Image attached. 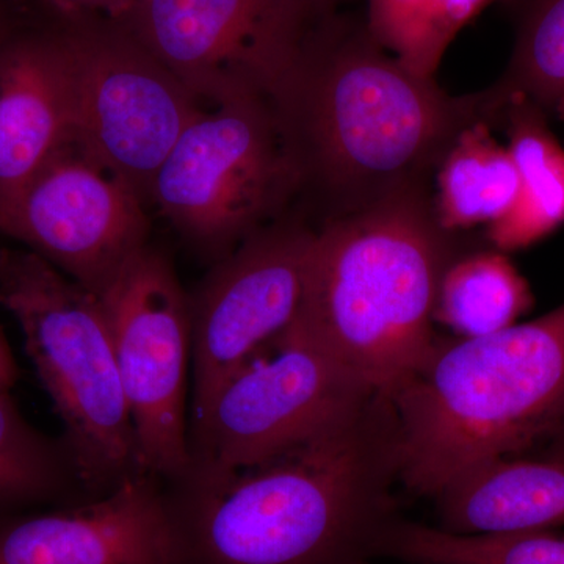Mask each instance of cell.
Listing matches in <instances>:
<instances>
[{
	"instance_id": "6da1fadb",
	"label": "cell",
	"mask_w": 564,
	"mask_h": 564,
	"mask_svg": "<svg viewBox=\"0 0 564 564\" xmlns=\"http://www.w3.org/2000/svg\"><path fill=\"white\" fill-rule=\"evenodd\" d=\"M272 104L325 221L430 193L459 132L494 122L488 90L447 95L392 57L366 22L337 13L315 25Z\"/></svg>"
},
{
	"instance_id": "7a4b0ae2",
	"label": "cell",
	"mask_w": 564,
	"mask_h": 564,
	"mask_svg": "<svg viewBox=\"0 0 564 564\" xmlns=\"http://www.w3.org/2000/svg\"><path fill=\"white\" fill-rule=\"evenodd\" d=\"M395 484V415L377 393L273 458L170 489L191 564H366L397 516Z\"/></svg>"
},
{
	"instance_id": "3957f363",
	"label": "cell",
	"mask_w": 564,
	"mask_h": 564,
	"mask_svg": "<svg viewBox=\"0 0 564 564\" xmlns=\"http://www.w3.org/2000/svg\"><path fill=\"white\" fill-rule=\"evenodd\" d=\"M433 199L403 196L315 229L296 325L373 391L392 397L432 352L434 310L459 256Z\"/></svg>"
},
{
	"instance_id": "277c9868",
	"label": "cell",
	"mask_w": 564,
	"mask_h": 564,
	"mask_svg": "<svg viewBox=\"0 0 564 564\" xmlns=\"http://www.w3.org/2000/svg\"><path fill=\"white\" fill-rule=\"evenodd\" d=\"M391 399L400 485L436 497L458 475L543 448L564 423V303L502 332L436 340Z\"/></svg>"
},
{
	"instance_id": "5b68a950",
	"label": "cell",
	"mask_w": 564,
	"mask_h": 564,
	"mask_svg": "<svg viewBox=\"0 0 564 564\" xmlns=\"http://www.w3.org/2000/svg\"><path fill=\"white\" fill-rule=\"evenodd\" d=\"M0 306L63 422L84 499L141 473L135 433L102 300L29 250H0Z\"/></svg>"
},
{
	"instance_id": "8992f818",
	"label": "cell",
	"mask_w": 564,
	"mask_h": 564,
	"mask_svg": "<svg viewBox=\"0 0 564 564\" xmlns=\"http://www.w3.org/2000/svg\"><path fill=\"white\" fill-rule=\"evenodd\" d=\"M302 176L273 104H206L152 182L150 203L188 242L229 254L281 220Z\"/></svg>"
},
{
	"instance_id": "52a82bcc",
	"label": "cell",
	"mask_w": 564,
	"mask_h": 564,
	"mask_svg": "<svg viewBox=\"0 0 564 564\" xmlns=\"http://www.w3.org/2000/svg\"><path fill=\"white\" fill-rule=\"evenodd\" d=\"M377 393L295 322L192 411L191 470L180 485L220 480L273 458L350 417Z\"/></svg>"
},
{
	"instance_id": "ba28073f",
	"label": "cell",
	"mask_w": 564,
	"mask_h": 564,
	"mask_svg": "<svg viewBox=\"0 0 564 564\" xmlns=\"http://www.w3.org/2000/svg\"><path fill=\"white\" fill-rule=\"evenodd\" d=\"M109 318L141 473L180 485L191 470V299L172 261L147 247L99 296Z\"/></svg>"
},
{
	"instance_id": "9c48e42d",
	"label": "cell",
	"mask_w": 564,
	"mask_h": 564,
	"mask_svg": "<svg viewBox=\"0 0 564 564\" xmlns=\"http://www.w3.org/2000/svg\"><path fill=\"white\" fill-rule=\"evenodd\" d=\"M129 32L204 104L272 102L323 18L295 0H135Z\"/></svg>"
},
{
	"instance_id": "30bf717a",
	"label": "cell",
	"mask_w": 564,
	"mask_h": 564,
	"mask_svg": "<svg viewBox=\"0 0 564 564\" xmlns=\"http://www.w3.org/2000/svg\"><path fill=\"white\" fill-rule=\"evenodd\" d=\"M76 140L150 204L152 182L204 104L131 32L65 29Z\"/></svg>"
},
{
	"instance_id": "8fae6325",
	"label": "cell",
	"mask_w": 564,
	"mask_h": 564,
	"mask_svg": "<svg viewBox=\"0 0 564 564\" xmlns=\"http://www.w3.org/2000/svg\"><path fill=\"white\" fill-rule=\"evenodd\" d=\"M0 232L98 296L150 245L147 204L77 140L0 212Z\"/></svg>"
},
{
	"instance_id": "7c38bea8",
	"label": "cell",
	"mask_w": 564,
	"mask_h": 564,
	"mask_svg": "<svg viewBox=\"0 0 564 564\" xmlns=\"http://www.w3.org/2000/svg\"><path fill=\"white\" fill-rule=\"evenodd\" d=\"M314 236L311 226L281 218L226 254L191 296V413L296 322Z\"/></svg>"
},
{
	"instance_id": "4fadbf2b",
	"label": "cell",
	"mask_w": 564,
	"mask_h": 564,
	"mask_svg": "<svg viewBox=\"0 0 564 564\" xmlns=\"http://www.w3.org/2000/svg\"><path fill=\"white\" fill-rule=\"evenodd\" d=\"M0 564H191L165 481L147 473L98 499L0 521Z\"/></svg>"
},
{
	"instance_id": "5bb4252c",
	"label": "cell",
	"mask_w": 564,
	"mask_h": 564,
	"mask_svg": "<svg viewBox=\"0 0 564 564\" xmlns=\"http://www.w3.org/2000/svg\"><path fill=\"white\" fill-rule=\"evenodd\" d=\"M76 140V87L65 29L17 20L0 43V212Z\"/></svg>"
},
{
	"instance_id": "9a60e30c",
	"label": "cell",
	"mask_w": 564,
	"mask_h": 564,
	"mask_svg": "<svg viewBox=\"0 0 564 564\" xmlns=\"http://www.w3.org/2000/svg\"><path fill=\"white\" fill-rule=\"evenodd\" d=\"M440 529L455 534H505L564 525V462L511 456L480 464L434 497Z\"/></svg>"
},
{
	"instance_id": "2e32d148",
	"label": "cell",
	"mask_w": 564,
	"mask_h": 564,
	"mask_svg": "<svg viewBox=\"0 0 564 564\" xmlns=\"http://www.w3.org/2000/svg\"><path fill=\"white\" fill-rule=\"evenodd\" d=\"M494 124H503L519 177L513 209L486 237L502 252L525 250L564 225V148L534 104L511 98L499 104Z\"/></svg>"
},
{
	"instance_id": "e0dca14e",
	"label": "cell",
	"mask_w": 564,
	"mask_h": 564,
	"mask_svg": "<svg viewBox=\"0 0 564 564\" xmlns=\"http://www.w3.org/2000/svg\"><path fill=\"white\" fill-rule=\"evenodd\" d=\"M491 128V122L477 121L463 129L437 169L434 215L447 232L491 226L513 209L518 170Z\"/></svg>"
},
{
	"instance_id": "ac0fdd59",
	"label": "cell",
	"mask_w": 564,
	"mask_h": 564,
	"mask_svg": "<svg viewBox=\"0 0 564 564\" xmlns=\"http://www.w3.org/2000/svg\"><path fill=\"white\" fill-rule=\"evenodd\" d=\"M534 303L529 281L492 248L455 259L445 270L437 293L434 322L462 337L502 332L518 323Z\"/></svg>"
},
{
	"instance_id": "d6986e66",
	"label": "cell",
	"mask_w": 564,
	"mask_h": 564,
	"mask_svg": "<svg viewBox=\"0 0 564 564\" xmlns=\"http://www.w3.org/2000/svg\"><path fill=\"white\" fill-rule=\"evenodd\" d=\"M373 556L410 564H564V534H455L393 516L375 541Z\"/></svg>"
},
{
	"instance_id": "ffe728a7",
	"label": "cell",
	"mask_w": 564,
	"mask_h": 564,
	"mask_svg": "<svg viewBox=\"0 0 564 564\" xmlns=\"http://www.w3.org/2000/svg\"><path fill=\"white\" fill-rule=\"evenodd\" d=\"M496 2L508 0H367L364 22L392 57L434 77L456 35Z\"/></svg>"
},
{
	"instance_id": "44dd1931",
	"label": "cell",
	"mask_w": 564,
	"mask_h": 564,
	"mask_svg": "<svg viewBox=\"0 0 564 564\" xmlns=\"http://www.w3.org/2000/svg\"><path fill=\"white\" fill-rule=\"evenodd\" d=\"M70 494L85 500L65 445L33 429L10 392H0V510Z\"/></svg>"
},
{
	"instance_id": "7402d4cb",
	"label": "cell",
	"mask_w": 564,
	"mask_h": 564,
	"mask_svg": "<svg viewBox=\"0 0 564 564\" xmlns=\"http://www.w3.org/2000/svg\"><path fill=\"white\" fill-rule=\"evenodd\" d=\"M516 10L513 55L491 88L497 101L521 98L552 113L564 95V0H508Z\"/></svg>"
},
{
	"instance_id": "603a6c76",
	"label": "cell",
	"mask_w": 564,
	"mask_h": 564,
	"mask_svg": "<svg viewBox=\"0 0 564 564\" xmlns=\"http://www.w3.org/2000/svg\"><path fill=\"white\" fill-rule=\"evenodd\" d=\"M18 380V367L10 345L0 329V392H10Z\"/></svg>"
},
{
	"instance_id": "cb8c5ba5",
	"label": "cell",
	"mask_w": 564,
	"mask_h": 564,
	"mask_svg": "<svg viewBox=\"0 0 564 564\" xmlns=\"http://www.w3.org/2000/svg\"><path fill=\"white\" fill-rule=\"evenodd\" d=\"M52 2L65 7H99V9H111L126 14L135 0H52Z\"/></svg>"
},
{
	"instance_id": "d4e9b609",
	"label": "cell",
	"mask_w": 564,
	"mask_h": 564,
	"mask_svg": "<svg viewBox=\"0 0 564 564\" xmlns=\"http://www.w3.org/2000/svg\"><path fill=\"white\" fill-rule=\"evenodd\" d=\"M295 2H299L313 17L323 18L336 13L334 10H336V6L340 0H295Z\"/></svg>"
},
{
	"instance_id": "484cf974",
	"label": "cell",
	"mask_w": 564,
	"mask_h": 564,
	"mask_svg": "<svg viewBox=\"0 0 564 564\" xmlns=\"http://www.w3.org/2000/svg\"><path fill=\"white\" fill-rule=\"evenodd\" d=\"M541 455L564 462V423L560 426L558 432L545 443Z\"/></svg>"
},
{
	"instance_id": "4316f807",
	"label": "cell",
	"mask_w": 564,
	"mask_h": 564,
	"mask_svg": "<svg viewBox=\"0 0 564 564\" xmlns=\"http://www.w3.org/2000/svg\"><path fill=\"white\" fill-rule=\"evenodd\" d=\"M17 20L18 18L14 17L13 10L10 9L9 3H7L6 0H0V43L9 35Z\"/></svg>"
},
{
	"instance_id": "83f0119b",
	"label": "cell",
	"mask_w": 564,
	"mask_h": 564,
	"mask_svg": "<svg viewBox=\"0 0 564 564\" xmlns=\"http://www.w3.org/2000/svg\"><path fill=\"white\" fill-rule=\"evenodd\" d=\"M552 115H554V117L558 118V120L564 121V95H563V98L560 99L558 104H556V107H555L554 111H552Z\"/></svg>"
},
{
	"instance_id": "f1b7e54d",
	"label": "cell",
	"mask_w": 564,
	"mask_h": 564,
	"mask_svg": "<svg viewBox=\"0 0 564 564\" xmlns=\"http://www.w3.org/2000/svg\"><path fill=\"white\" fill-rule=\"evenodd\" d=\"M366 564H369V563H366Z\"/></svg>"
},
{
	"instance_id": "f546056e",
	"label": "cell",
	"mask_w": 564,
	"mask_h": 564,
	"mask_svg": "<svg viewBox=\"0 0 564 564\" xmlns=\"http://www.w3.org/2000/svg\"><path fill=\"white\" fill-rule=\"evenodd\" d=\"M0 234H2V232H0Z\"/></svg>"
}]
</instances>
